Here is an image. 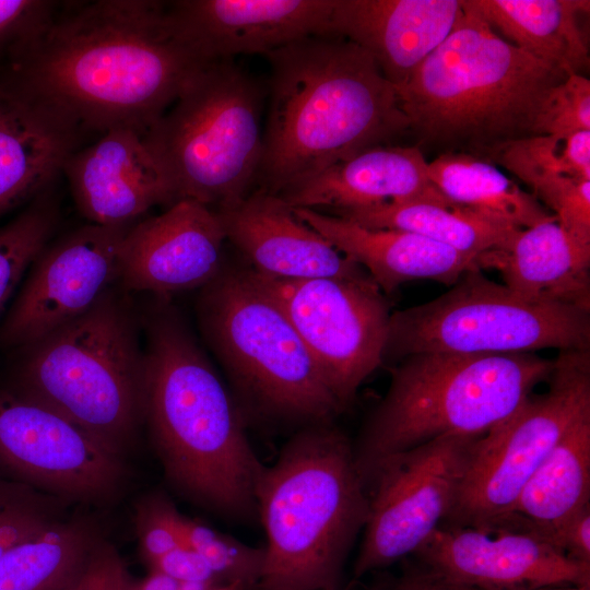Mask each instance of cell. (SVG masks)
<instances>
[{
	"label": "cell",
	"instance_id": "cell-1",
	"mask_svg": "<svg viewBox=\"0 0 590 590\" xmlns=\"http://www.w3.org/2000/svg\"><path fill=\"white\" fill-rule=\"evenodd\" d=\"M206 64L173 35L165 2L97 0L56 12L0 74L82 131L144 135Z\"/></svg>",
	"mask_w": 590,
	"mask_h": 590
},
{
	"label": "cell",
	"instance_id": "cell-2",
	"mask_svg": "<svg viewBox=\"0 0 590 590\" xmlns=\"http://www.w3.org/2000/svg\"><path fill=\"white\" fill-rule=\"evenodd\" d=\"M266 57L270 104L258 189L279 194L409 130L396 86L350 40L312 36Z\"/></svg>",
	"mask_w": 590,
	"mask_h": 590
},
{
	"label": "cell",
	"instance_id": "cell-3",
	"mask_svg": "<svg viewBox=\"0 0 590 590\" xmlns=\"http://www.w3.org/2000/svg\"><path fill=\"white\" fill-rule=\"evenodd\" d=\"M144 328L142 417L165 476L214 511L255 515L264 465L235 400L175 309L158 304Z\"/></svg>",
	"mask_w": 590,
	"mask_h": 590
},
{
	"label": "cell",
	"instance_id": "cell-4",
	"mask_svg": "<svg viewBox=\"0 0 590 590\" xmlns=\"http://www.w3.org/2000/svg\"><path fill=\"white\" fill-rule=\"evenodd\" d=\"M460 1L450 34L397 92L422 143L487 160L534 135L542 103L568 75L508 43Z\"/></svg>",
	"mask_w": 590,
	"mask_h": 590
},
{
	"label": "cell",
	"instance_id": "cell-5",
	"mask_svg": "<svg viewBox=\"0 0 590 590\" xmlns=\"http://www.w3.org/2000/svg\"><path fill=\"white\" fill-rule=\"evenodd\" d=\"M256 506L267 535L257 590H339L369 516L349 438L332 423L302 428L263 468Z\"/></svg>",
	"mask_w": 590,
	"mask_h": 590
},
{
	"label": "cell",
	"instance_id": "cell-6",
	"mask_svg": "<svg viewBox=\"0 0 590 590\" xmlns=\"http://www.w3.org/2000/svg\"><path fill=\"white\" fill-rule=\"evenodd\" d=\"M554 359L532 353H417L391 371L387 393L353 445L367 486L381 462L446 435L487 434L542 381Z\"/></svg>",
	"mask_w": 590,
	"mask_h": 590
},
{
	"label": "cell",
	"instance_id": "cell-7",
	"mask_svg": "<svg viewBox=\"0 0 590 590\" xmlns=\"http://www.w3.org/2000/svg\"><path fill=\"white\" fill-rule=\"evenodd\" d=\"M4 388L75 423L125 458L142 417L139 320L110 288L91 309L15 351Z\"/></svg>",
	"mask_w": 590,
	"mask_h": 590
},
{
	"label": "cell",
	"instance_id": "cell-8",
	"mask_svg": "<svg viewBox=\"0 0 590 590\" xmlns=\"http://www.w3.org/2000/svg\"><path fill=\"white\" fill-rule=\"evenodd\" d=\"M266 90L234 60L204 66L143 140L173 203L192 200L214 211L251 192L262 154Z\"/></svg>",
	"mask_w": 590,
	"mask_h": 590
},
{
	"label": "cell",
	"instance_id": "cell-9",
	"mask_svg": "<svg viewBox=\"0 0 590 590\" xmlns=\"http://www.w3.org/2000/svg\"><path fill=\"white\" fill-rule=\"evenodd\" d=\"M201 331L249 411L305 426L343 409L279 305L248 275L225 270L201 288Z\"/></svg>",
	"mask_w": 590,
	"mask_h": 590
},
{
	"label": "cell",
	"instance_id": "cell-10",
	"mask_svg": "<svg viewBox=\"0 0 590 590\" xmlns=\"http://www.w3.org/2000/svg\"><path fill=\"white\" fill-rule=\"evenodd\" d=\"M589 347L590 309L530 299L471 270L444 295L390 314L382 358Z\"/></svg>",
	"mask_w": 590,
	"mask_h": 590
},
{
	"label": "cell",
	"instance_id": "cell-11",
	"mask_svg": "<svg viewBox=\"0 0 590 590\" xmlns=\"http://www.w3.org/2000/svg\"><path fill=\"white\" fill-rule=\"evenodd\" d=\"M548 388L531 393L479 441L457 502L441 523L489 532L564 434L590 413V352L559 351Z\"/></svg>",
	"mask_w": 590,
	"mask_h": 590
},
{
	"label": "cell",
	"instance_id": "cell-12",
	"mask_svg": "<svg viewBox=\"0 0 590 590\" xmlns=\"http://www.w3.org/2000/svg\"><path fill=\"white\" fill-rule=\"evenodd\" d=\"M482 436H441L380 463L368 484L369 516L355 577L415 554L426 543L450 515Z\"/></svg>",
	"mask_w": 590,
	"mask_h": 590
},
{
	"label": "cell",
	"instance_id": "cell-13",
	"mask_svg": "<svg viewBox=\"0 0 590 590\" xmlns=\"http://www.w3.org/2000/svg\"><path fill=\"white\" fill-rule=\"evenodd\" d=\"M283 310L345 410L384 363L389 310L373 279L287 280L247 269Z\"/></svg>",
	"mask_w": 590,
	"mask_h": 590
},
{
	"label": "cell",
	"instance_id": "cell-14",
	"mask_svg": "<svg viewBox=\"0 0 590 590\" xmlns=\"http://www.w3.org/2000/svg\"><path fill=\"white\" fill-rule=\"evenodd\" d=\"M0 471L73 505L109 506L128 480L125 458L58 412L0 386Z\"/></svg>",
	"mask_w": 590,
	"mask_h": 590
},
{
	"label": "cell",
	"instance_id": "cell-15",
	"mask_svg": "<svg viewBox=\"0 0 590 590\" xmlns=\"http://www.w3.org/2000/svg\"><path fill=\"white\" fill-rule=\"evenodd\" d=\"M132 225L90 223L47 244L0 323V350L15 352L91 309L119 282Z\"/></svg>",
	"mask_w": 590,
	"mask_h": 590
},
{
	"label": "cell",
	"instance_id": "cell-16",
	"mask_svg": "<svg viewBox=\"0 0 590 590\" xmlns=\"http://www.w3.org/2000/svg\"><path fill=\"white\" fill-rule=\"evenodd\" d=\"M334 0H178L167 24L204 63L263 54L312 36L332 35Z\"/></svg>",
	"mask_w": 590,
	"mask_h": 590
},
{
	"label": "cell",
	"instance_id": "cell-17",
	"mask_svg": "<svg viewBox=\"0 0 590 590\" xmlns=\"http://www.w3.org/2000/svg\"><path fill=\"white\" fill-rule=\"evenodd\" d=\"M414 555L423 566L474 590L590 586V564L532 532L440 524Z\"/></svg>",
	"mask_w": 590,
	"mask_h": 590
},
{
	"label": "cell",
	"instance_id": "cell-18",
	"mask_svg": "<svg viewBox=\"0 0 590 590\" xmlns=\"http://www.w3.org/2000/svg\"><path fill=\"white\" fill-rule=\"evenodd\" d=\"M226 240L213 209L179 200L129 228L118 283L126 292L158 295L202 288L223 271Z\"/></svg>",
	"mask_w": 590,
	"mask_h": 590
},
{
	"label": "cell",
	"instance_id": "cell-19",
	"mask_svg": "<svg viewBox=\"0 0 590 590\" xmlns=\"http://www.w3.org/2000/svg\"><path fill=\"white\" fill-rule=\"evenodd\" d=\"M215 212L226 239L260 274L287 280L371 279L302 222L276 194L257 189L235 205Z\"/></svg>",
	"mask_w": 590,
	"mask_h": 590
},
{
	"label": "cell",
	"instance_id": "cell-20",
	"mask_svg": "<svg viewBox=\"0 0 590 590\" xmlns=\"http://www.w3.org/2000/svg\"><path fill=\"white\" fill-rule=\"evenodd\" d=\"M81 214L92 224L128 226L152 206L173 204L168 185L143 135L115 128L74 151L61 169Z\"/></svg>",
	"mask_w": 590,
	"mask_h": 590
},
{
	"label": "cell",
	"instance_id": "cell-21",
	"mask_svg": "<svg viewBox=\"0 0 590 590\" xmlns=\"http://www.w3.org/2000/svg\"><path fill=\"white\" fill-rule=\"evenodd\" d=\"M460 0H334L332 35L367 51L385 78L401 87L450 34Z\"/></svg>",
	"mask_w": 590,
	"mask_h": 590
},
{
	"label": "cell",
	"instance_id": "cell-22",
	"mask_svg": "<svg viewBox=\"0 0 590 590\" xmlns=\"http://www.w3.org/2000/svg\"><path fill=\"white\" fill-rule=\"evenodd\" d=\"M276 196L292 209L331 208L334 213L386 202L451 204L430 181L428 162L418 146L385 144L338 162Z\"/></svg>",
	"mask_w": 590,
	"mask_h": 590
},
{
	"label": "cell",
	"instance_id": "cell-23",
	"mask_svg": "<svg viewBox=\"0 0 590 590\" xmlns=\"http://www.w3.org/2000/svg\"><path fill=\"white\" fill-rule=\"evenodd\" d=\"M82 130L0 74V215L44 192Z\"/></svg>",
	"mask_w": 590,
	"mask_h": 590
},
{
	"label": "cell",
	"instance_id": "cell-24",
	"mask_svg": "<svg viewBox=\"0 0 590 590\" xmlns=\"http://www.w3.org/2000/svg\"><path fill=\"white\" fill-rule=\"evenodd\" d=\"M293 212L362 267L387 293L413 280H434L453 285L468 271L480 270L475 257L460 253L421 235L368 228L311 209L296 208Z\"/></svg>",
	"mask_w": 590,
	"mask_h": 590
},
{
	"label": "cell",
	"instance_id": "cell-25",
	"mask_svg": "<svg viewBox=\"0 0 590 590\" xmlns=\"http://www.w3.org/2000/svg\"><path fill=\"white\" fill-rule=\"evenodd\" d=\"M479 269L497 270L507 287L534 300L590 309V245L567 233L556 216L519 229L477 256Z\"/></svg>",
	"mask_w": 590,
	"mask_h": 590
},
{
	"label": "cell",
	"instance_id": "cell-26",
	"mask_svg": "<svg viewBox=\"0 0 590 590\" xmlns=\"http://www.w3.org/2000/svg\"><path fill=\"white\" fill-rule=\"evenodd\" d=\"M587 504H590V413L564 434L526 483L511 511L491 531H526L546 540Z\"/></svg>",
	"mask_w": 590,
	"mask_h": 590
},
{
	"label": "cell",
	"instance_id": "cell-27",
	"mask_svg": "<svg viewBox=\"0 0 590 590\" xmlns=\"http://www.w3.org/2000/svg\"><path fill=\"white\" fill-rule=\"evenodd\" d=\"M508 43L567 75L581 74L589 49L578 24L588 0H464Z\"/></svg>",
	"mask_w": 590,
	"mask_h": 590
},
{
	"label": "cell",
	"instance_id": "cell-28",
	"mask_svg": "<svg viewBox=\"0 0 590 590\" xmlns=\"http://www.w3.org/2000/svg\"><path fill=\"white\" fill-rule=\"evenodd\" d=\"M428 176L451 204L503 225L527 228L555 216L494 163L469 153L440 154Z\"/></svg>",
	"mask_w": 590,
	"mask_h": 590
},
{
	"label": "cell",
	"instance_id": "cell-29",
	"mask_svg": "<svg viewBox=\"0 0 590 590\" xmlns=\"http://www.w3.org/2000/svg\"><path fill=\"white\" fill-rule=\"evenodd\" d=\"M104 538L92 514H71L0 557V590H63Z\"/></svg>",
	"mask_w": 590,
	"mask_h": 590
},
{
	"label": "cell",
	"instance_id": "cell-30",
	"mask_svg": "<svg viewBox=\"0 0 590 590\" xmlns=\"http://www.w3.org/2000/svg\"><path fill=\"white\" fill-rule=\"evenodd\" d=\"M335 214L368 228L421 235L475 258L507 244L522 229L496 223L457 205L426 201L386 202Z\"/></svg>",
	"mask_w": 590,
	"mask_h": 590
},
{
	"label": "cell",
	"instance_id": "cell-31",
	"mask_svg": "<svg viewBox=\"0 0 590 590\" xmlns=\"http://www.w3.org/2000/svg\"><path fill=\"white\" fill-rule=\"evenodd\" d=\"M487 161L499 164L527 186L553 175L590 180V131L514 140L493 152Z\"/></svg>",
	"mask_w": 590,
	"mask_h": 590
},
{
	"label": "cell",
	"instance_id": "cell-32",
	"mask_svg": "<svg viewBox=\"0 0 590 590\" xmlns=\"http://www.w3.org/2000/svg\"><path fill=\"white\" fill-rule=\"evenodd\" d=\"M57 217V205L44 191L19 216L0 227V316L22 276L48 244Z\"/></svg>",
	"mask_w": 590,
	"mask_h": 590
},
{
	"label": "cell",
	"instance_id": "cell-33",
	"mask_svg": "<svg viewBox=\"0 0 590 590\" xmlns=\"http://www.w3.org/2000/svg\"><path fill=\"white\" fill-rule=\"evenodd\" d=\"M72 503L0 471V557L71 514Z\"/></svg>",
	"mask_w": 590,
	"mask_h": 590
},
{
	"label": "cell",
	"instance_id": "cell-34",
	"mask_svg": "<svg viewBox=\"0 0 590 590\" xmlns=\"http://www.w3.org/2000/svg\"><path fill=\"white\" fill-rule=\"evenodd\" d=\"M185 544L194 550L222 583L257 590L266 560L264 547H255L181 515Z\"/></svg>",
	"mask_w": 590,
	"mask_h": 590
},
{
	"label": "cell",
	"instance_id": "cell-35",
	"mask_svg": "<svg viewBox=\"0 0 590 590\" xmlns=\"http://www.w3.org/2000/svg\"><path fill=\"white\" fill-rule=\"evenodd\" d=\"M134 530L144 563L186 545L181 530V514L162 492L144 495L134 506Z\"/></svg>",
	"mask_w": 590,
	"mask_h": 590
},
{
	"label": "cell",
	"instance_id": "cell-36",
	"mask_svg": "<svg viewBox=\"0 0 590 590\" xmlns=\"http://www.w3.org/2000/svg\"><path fill=\"white\" fill-rule=\"evenodd\" d=\"M590 131V81L570 74L554 86L539 110L534 135Z\"/></svg>",
	"mask_w": 590,
	"mask_h": 590
},
{
	"label": "cell",
	"instance_id": "cell-37",
	"mask_svg": "<svg viewBox=\"0 0 590 590\" xmlns=\"http://www.w3.org/2000/svg\"><path fill=\"white\" fill-rule=\"evenodd\" d=\"M58 5L47 0H0V64L51 21Z\"/></svg>",
	"mask_w": 590,
	"mask_h": 590
},
{
	"label": "cell",
	"instance_id": "cell-38",
	"mask_svg": "<svg viewBox=\"0 0 590 590\" xmlns=\"http://www.w3.org/2000/svg\"><path fill=\"white\" fill-rule=\"evenodd\" d=\"M131 580L118 550L104 538L63 590H129Z\"/></svg>",
	"mask_w": 590,
	"mask_h": 590
},
{
	"label": "cell",
	"instance_id": "cell-39",
	"mask_svg": "<svg viewBox=\"0 0 590 590\" xmlns=\"http://www.w3.org/2000/svg\"><path fill=\"white\" fill-rule=\"evenodd\" d=\"M148 567L150 571L161 573L179 582L222 583L206 562L187 545L166 553Z\"/></svg>",
	"mask_w": 590,
	"mask_h": 590
},
{
	"label": "cell",
	"instance_id": "cell-40",
	"mask_svg": "<svg viewBox=\"0 0 590 590\" xmlns=\"http://www.w3.org/2000/svg\"><path fill=\"white\" fill-rule=\"evenodd\" d=\"M546 541L570 558L590 564V504L553 530Z\"/></svg>",
	"mask_w": 590,
	"mask_h": 590
},
{
	"label": "cell",
	"instance_id": "cell-41",
	"mask_svg": "<svg viewBox=\"0 0 590 590\" xmlns=\"http://www.w3.org/2000/svg\"><path fill=\"white\" fill-rule=\"evenodd\" d=\"M410 590H474L455 582L422 565L408 570L401 578Z\"/></svg>",
	"mask_w": 590,
	"mask_h": 590
},
{
	"label": "cell",
	"instance_id": "cell-42",
	"mask_svg": "<svg viewBox=\"0 0 590 590\" xmlns=\"http://www.w3.org/2000/svg\"><path fill=\"white\" fill-rule=\"evenodd\" d=\"M531 590H590V586H573V585H554V586H542Z\"/></svg>",
	"mask_w": 590,
	"mask_h": 590
},
{
	"label": "cell",
	"instance_id": "cell-43",
	"mask_svg": "<svg viewBox=\"0 0 590 590\" xmlns=\"http://www.w3.org/2000/svg\"><path fill=\"white\" fill-rule=\"evenodd\" d=\"M209 590H248L247 588L235 583H220Z\"/></svg>",
	"mask_w": 590,
	"mask_h": 590
},
{
	"label": "cell",
	"instance_id": "cell-44",
	"mask_svg": "<svg viewBox=\"0 0 590 590\" xmlns=\"http://www.w3.org/2000/svg\"><path fill=\"white\" fill-rule=\"evenodd\" d=\"M376 590H410V589L404 585V582L401 579H399L392 585H389V586H386Z\"/></svg>",
	"mask_w": 590,
	"mask_h": 590
}]
</instances>
